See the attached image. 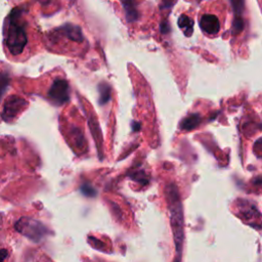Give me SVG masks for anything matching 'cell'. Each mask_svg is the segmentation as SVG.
Listing matches in <instances>:
<instances>
[{"mask_svg":"<svg viewBox=\"0 0 262 262\" xmlns=\"http://www.w3.org/2000/svg\"><path fill=\"white\" fill-rule=\"evenodd\" d=\"M4 40L6 48L13 56L20 55L28 44L27 24L18 8L13 9L6 19Z\"/></svg>","mask_w":262,"mask_h":262,"instance_id":"6da1fadb","label":"cell"},{"mask_svg":"<svg viewBox=\"0 0 262 262\" xmlns=\"http://www.w3.org/2000/svg\"><path fill=\"white\" fill-rule=\"evenodd\" d=\"M167 200L170 211V221L171 228L174 237V244L176 249V262H179L181 259L182 245L184 238L183 231V210L182 204L179 198V192L177 187L174 184H170L167 187Z\"/></svg>","mask_w":262,"mask_h":262,"instance_id":"7a4b0ae2","label":"cell"},{"mask_svg":"<svg viewBox=\"0 0 262 262\" xmlns=\"http://www.w3.org/2000/svg\"><path fill=\"white\" fill-rule=\"evenodd\" d=\"M15 229L35 243L40 242L48 232V229L40 221L30 217H21L15 223Z\"/></svg>","mask_w":262,"mask_h":262,"instance_id":"3957f363","label":"cell"},{"mask_svg":"<svg viewBox=\"0 0 262 262\" xmlns=\"http://www.w3.org/2000/svg\"><path fill=\"white\" fill-rule=\"evenodd\" d=\"M48 97L54 104L61 105L66 103L70 98L69 83L64 79H55L48 90Z\"/></svg>","mask_w":262,"mask_h":262,"instance_id":"277c9868","label":"cell"},{"mask_svg":"<svg viewBox=\"0 0 262 262\" xmlns=\"http://www.w3.org/2000/svg\"><path fill=\"white\" fill-rule=\"evenodd\" d=\"M26 105H27V101L21 97H18L16 95H12L8 97L4 102V106L1 115L2 120L5 122L12 121Z\"/></svg>","mask_w":262,"mask_h":262,"instance_id":"5b68a950","label":"cell"},{"mask_svg":"<svg viewBox=\"0 0 262 262\" xmlns=\"http://www.w3.org/2000/svg\"><path fill=\"white\" fill-rule=\"evenodd\" d=\"M200 28L209 35H215L220 30V21L214 14H204L200 19Z\"/></svg>","mask_w":262,"mask_h":262,"instance_id":"8992f818","label":"cell"},{"mask_svg":"<svg viewBox=\"0 0 262 262\" xmlns=\"http://www.w3.org/2000/svg\"><path fill=\"white\" fill-rule=\"evenodd\" d=\"M201 123V117L198 114H190L187 117H185L181 123L180 128L185 131H190L194 128H196Z\"/></svg>","mask_w":262,"mask_h":262,"instance_id":"52a82bcc","label":"cell"},{"mask_svg":"<svg viewBox=\"0 0 262 262\" xmlns=\"http://www.w3.org/2000/svg\"><path fill=\"white\" fill-rule=\"evenodd\" d=\"M125 13H126V17L128 21H134L137 18V10H136V6H135V0H121Z\"/></svg>","mask_w":262,"mask_h":262,"instance_id":"ba28073f","label":"cell"},{"mask_svg":"<svg viewBox=\"0 0 262 262\" xmlns=\"http://www.w3.org/2000/svg\"><path fill=\"white\" fill-rule=\"evenodd\" d=\"M193 25H194L193 20L190 17L186 16L185 14H182L178 18V27L183 31L184 35L187 37L191 36L193 32Z\"/></svg>","mask_w":262,"mask_h":262,"instance_id":"9c48e42d","label":"cell"},{"mask_svg":"<svg viewBox=\"0 0 262 262\" xmlns=\"http://www.w3.org/2000/svg\"><path fill=\"white\" fill-rule=\"evenodd\" d=\"M99 92V104H105L111 98V87L106 83H100L98 85Z\"/></svg>","mask_w":262,"mask_h":262,"instance_id":"30bf717a","label":"cell"},{"mask_svg":"<svg viewBox=\"0 0 262 262\" xmlns=\"http://www.w3.org/2000/svg\"><path fill=\"white\" fill-rule=\"evenodd\" d=\"M234 13V18H243L242 13L245 8V0H230Z\"/></svg>","mask_w":262,"mask_h":262,"instance_id":"8fae6325","label":"cell"},{"mask_svg":"<svg viewBox=\"0 0 262 262\" xmlns=\"http://www.w3.org/2000/svg\"><path fill=\"white\" fill-rule=\"evenodd\" d=\"M245 27V23L243 18H233L232 26H231V33L232 35H237L239 34Z\"/></svg>","mask_w":262,"mask_h":262,"instance_id":"7c38bea8","label":"cell"},{"mask_svg":"<svg viewBox=\"0 0 262 262\" xmlns=\"http://www.w3.org/2000/svg\"><path fill=\"white\" fill-rule=\"evenodd\" d=\"M8 82H9L8 75L6 73H1L0 74V100H1L2 95L4 94V92H5L6 88H7Z\"/></svg>","mask_w":262,"mask_h":262,"instance_id":"4fadbf2b","label":"cell"},{"mask_svg":"<svg viewBox=\"0 0 262 262\" xmlns=\"http://www.w3.org/2000/svg\"><path fill=\"white\" fill-rule=\"evenodd\" d=\"M80 190L81 192L86 195V196H89V198H92L96 194V190L94 189V187L92 185H90L89 183H84L81 187H80Z\"/></svg>","mask_w":262,"mask_h":262,"instance_id":"5bb4252c","label":"cell"},{"mask_svg":"<svg viewBox=\"0 0 262 262\" xmlns=\"http://www.w3.org/2000/svg\"><path fill=\"white\" fill-rule=\"evenodd\" d=\"M130 177H131L132 179L138 181V182H141V183H146V182H147V180H144L145 175H144V173L141 172V171H140V172H139V171H136V172L132 173Z\"/></svg>","mask_w":262,"mask_h":262,"instance_id":"9a60e30c","label":"cell"},{"mask_svg":"<svg viewBox=\"0 0 262 262\" xmlns=\"http://www.w3.org/2000/svg\"><path fill=\"white\" fill-rule=\"evenodd\" d=\"M254 149H255L257 155L262 156V138H260L256 141V143L254 145Z\"/></svg>","mask_w":262,"mask_h":262,"instance_id":"2e32d148","label":"cell"},{"mask_svg":"<svg viewBox=\"0 0 262 262\" xmlns=\"http://www.w3.org/2000/svg\"><path fill=\"white\" fill-rule=\"evenodd\" d=\"M7 255H8L7 250L1 249V250H0V262H3V260L7 257Z\"/></svg>","mask_w":262,"mask_h":262,"instance_id":"e0dca14e","label":"cell"},{"mask_svg":"<svg viewBox=\"0 0 262 262\" xmlns=\"http://www.w3.org/2000/svg\"><path fill=\"white\" fill-rule=\"evenodd\" d=\"M161 30H162V33H168L169 32V30H170V28H169V26H168V24L167 23H163L162 25H161Z\"/></svg>","mask_w":262,"mask_h":262,"instance_id":"ac0fdd59","label":"cell"},{"mask_svg":"<svg viewBox=\"0 0 262 262\" xmlns=\"http://www.w3.org/2000/svg\"><path fill=\"white\" fill-rule=\"evenodd\" d=\"M43 6H48V5H50L52 2H53V0H38Z\"/></svg>","mask_w":262,"mask_h":262,"instance_id":"d6986e66","label":"cell"},{"mask_svg":"<svg viewBox=\"0 0 262 262\" xmlns=\"http://www.w3.org/2000/svg\"><path fill=\"white\" fill-rule=\"evenodd\" d=\"M139 123H137V122H133L132 123V129L134 130V131H138L139 130Z\"/></svg>","mask_w":262,"mask_h":262,"instance_id":"ffe728a7","label":"cell"}]
</instances>
